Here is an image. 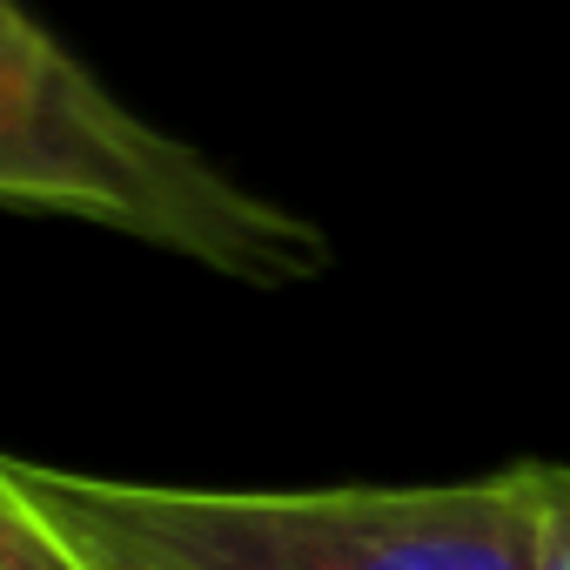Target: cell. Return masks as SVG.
Returning a JSON list of instances; mask_svg holds the SVG:
<instances>
[{"mask_svg": "<svg viewBox=\"0 0 570 570\" xmlns=\"http://www.w3.org/2000/svg\"><path fill=\"white\" fill-rule=\"evenodd\" d=\"M0 510L61 570H537L523 463L416 490H188L0 450Z\"/></svg>", "mask_w": 570, "mask_h": 570, "instance_id": "1", "label": "cell"}, {"mask_svg": "<svg viewBox=\"0 0 570 570\" xmlns=\"http://www.w3.org/2000/svg\"><path fill=\"white\" fill-rule=\"evenodd\" d=\"M0 570H61V563H55V557H48V550H41L8 510H0Z\"/></svg>", "mask_w": 570, "mask_h": 570, "instance_id": "4", "label": "cell"}, {"mask_svg": "<svg viewBox=\"0 0 570 570\" xmlns=\"http://www.w3.org/2000/svg\"><path fill=\"white\" fill-rule=\"evenodd\" d=\"M537 497V570H570V463H523Z\"/></svg>", "mask_w": 570, "mask_h": 570, "instance_id": "3", "label": "cell"}, {"mask_svg": "<svg viewBox=\"0 0 570 570\" xmlns=\"http://www.w3.org/2000/svg\"><path fill=\"white\" fill-rule=\"evenodd\" d=\"M0 208L75 215L248 289L330 268V235L115 101L21 0H0Z\"/></svg>", "mask_w": 570, "mask_h": 570, "instance_id": "2", "label": "cell"}]
</instances>
